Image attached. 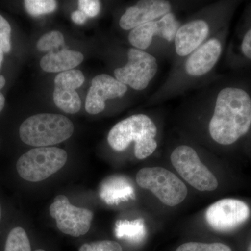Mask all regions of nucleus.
I'll return each instance as SVG.
<instances>
[{"instance_id":"obj_20","label":"nucleus","mask_w":251,"mask_h":251,"mask_svg":"<svg viewBox=\"0 0 251 251\" xmlns=\"http://www.w3.org/2000/svg\"><path fill=\"white\" fill-rule=\"evenodd\" d=\"M24 4L27 12L34 17L53 12L57 7L53 0H26Z\"/></svg>"},{"instance_id":"obj_8","label":"nucleus","mask_w":251,"mask_h":251,"mask_svg":"<svg viewBox=\"0 0 251 251\" xmlns=\"http://www.w3.org/2000/svg\"><path fill=\"white\" fill-rule=\"evenodd\" d=\"M172 165L180 176L200 191H213L219 186L218 180L201 160L197 150L191 145L181 144L173 149Z\"/></svg>"},{"instance_id":"obj_2","label":"nucleus","mask_w":251,"mask_h":251,"mask_svg":"<svg viewBox=\"0 0 251 251\" xmlns=\"http://www.w3.org/2000/svg\"><path fill=\"white\" fill-rule=\"evenodd\" d=\"M228 26L172 67L164 82L150 97L149 105H158L209 83L226 47Z\"/></svg>"},{"instance_id":"obj_31","label":"nucleus","mask_w":251,"mask_h":251,"mask_svg":"<svg viewBox=\"0 0 251 251\" xmlns=\"http://www.w3.org/2000/svg\"><path fill=\"white\" fill-rule=\"evenodd\" d=\"M35 251H46L43 250V249H38V250H36Z\"/></svg>"},{"instance_id":"obj_19","label":"nucleus","mask_w":251,"mask_h":251,"mask_svg":"<svg viewBox=\"0 0 251 251\" xmlns=\"http://www.w3.org/2000/svg\"><path fill=\"white\" fill-rule=\"evenodd\" d=\"M85 81V76L79 70H69L62 72L54 79V87L70 89L75 90L82 86Z\"/></svg>"},{"instance_id":"obj_9","label":"nucleus","mask_w":251,"mask_h":251,"mask_svg":"<svg viewBox=\"0 0 251 251\" xmlns=\"http://www.w3.org/2000/svg\"><path fill=\"white\" fill-rule=\"evenodd\" d=\"M67 161V153L57 148H37L24 153L16 163L21 177L31 182L44 181L59 171Z\"/></svg>"},{"instance_id":"obj_25","label":"nucleus","mask_w":251,"mask_h":251,"mask_svg":"<svg viewBox=\"0 0 251 251\" xmlns=\"http://www.w3.org/2000/svg\"><path fill=\"white\" fill-rule=\"evenodd\" d=\"M79 9L88 17H94L99 14L100 10V1L97 0H80Z\"/></svg>"},{"instance_id":"obj_30","label":"nucleus","mask_w":251,"mask_h":251,"mask_svg":"<svg viewBox=\"0 0 251 251\" xmlns=\"http://www.w3.org/2000/svg\"><path fill=\"white\" fill-rule=\"evenodd\" d=\"M1 204H0V220H1Z\"/></svg>"},{"instance_id":"obj_21","label":"nucleus","mask_w":251,"mask_h":251,"mask_svg":"<svg viewBox=\"0 0 251 251\" xmlns=\"http://www.w3.org/2000/svg\"><path fill=\"white\" fill-rule=\"evenodd\" d=\"M64 44V36L60 31H52L46 33L38 41L37 49L41 52L52 51Z\"/></svg>"},{"instance_id":"obj_10","label":"nucleus","mask_w":251,"mask_h":251,"mask_svg":"<svg viewBox=\"0 0 251 251\" xmlns=\"http://www.w3.org/2000/svg\"><path fill=\"white\" fill-rule=\"evenodd\" d=\"M126 62L114 70V77L135 91L146 90L158 72V59L145 51L130 48Z\"/></svg>"},{"instance_id":"obj_17","label":"nucleus","mask_w":251,"mask_h":251,"mask_svg":"<svg viewBox=\"0 0 251 251\" xmlns=\"http://www.w3.org/2000/svg\"><path fill=\"white\" fill-rule=\"evenodd\" d=\"M53 99L55 105L67 113H76L81 108L80 98L75 90L54 87Z\"/></svg>"},{"instance_id":"obj_12","label":"nucleus","mask_w":251,"mask_h":251,"mask_svg":"<svg viewBox=\"0 0 251 251\" xmlns=\"http://www.w3.org/2000/svg\"><path fill=\"white\" fill-rule=\"evenodd\" d=\"M50 214L55 220L61 232L75 237L88 232L93 219L92 211L73 205L63 195L54 198L50 206Z\"/></svg>"},{"instance_id":"obj_6","label":"nucleus","mask_w":251,"mask_h":251,"mask_svg":"<svg viewBox=\"0 0 251 251\" xmlns=\"http://www.w3.org/2000/svg\"><path fill=\"white\" fill-rule=\"evenodd\" d=\"M74 126L67 117L57 114L33 115L20 127L21 140L28 145L46 148L62 143L72 136Z\"/></svg>"},{"instance_id":"obj_27","label":"nucleus","mask_w":251,"mask_h":251,"mask_svg":"<svg viewBox=\"0 0 251 251\" xmlns=\"http://www.w3.org/2000/svg\"><path fill=\"white\" fill-rule=\"evenodd\" d=\"M5 104V98L4 95L0 92V112L4 108Z\"/></svg>"},{"instance_id":"obj_15","label":"nucleus","mask_w":251,"mask_h":251,"mask_svg":"<svg viewBox=\"0 0 251 251\" xmlns=\"http://www.w3.org/2000/svg\"><path fill=\"white\" fill-rule=\"evenodd\" d=\"M237 42L232 44L227 51V60L233 67L251 62V6L237 31Z\"/></svg>"},{"instance_id":"obj_23","label":"nucleus","mask_w":251,"mask_h":251,"mask_svg":"<svg viewBox=\"0 0 251 251\" xmlns=\"http://www.w3.org/2000/svg\"><path fill=\"white\" fill-rule=\"evenodd\" d=\"M79 251H123V249L115 241L102 240L83 244Z\"/></svg>"},{"instance_id":"obj_22","label":"nucleus","mask_w":251,"mask_h":251,"mask_svg":"<svg viewBox=\"0 0 251 251\" xmlns=\"http://www.w3.org/2000/svg\"><path fill=\"white\" fill-rule=\"evenodd\" d=\"M175 251H232L231 248L222 243L187 242L181 244Z\"/></svg>"},{"instance_id":"obj_18","label":"nucleus","mask_w":251,"mask_h":251,"mask_svg":"<svg viewBox=\"0 0 251 251\" xmlns=\"http://www.w3.org/2000/svg\"><path fill=\"white\" fill-rule=\"evenodd\" d=\"M4 251H31L30 242L24 229L15 227L9 232Z\"/></svg>"},{"instance_id":"obj_7","label":"nucleus","mask_w":251,"mask_h":251,"mask_svg":"<svg viewBox=\"0 0 251 251\" xmlns=\"http://www.w3.org/2000/svg\"><path fill=\"white\" fill-rule=\"evenodd\" d=\"M138 186L153 193L167 206H175L186 199L188 189L174 173L162 167L142 168L136 175Z\"/></svg>"},{"instance_id":"obj_1","label":"nucleus","mask_w":251,"mask_h":251,"mask_svg":"<svg viewBox=\"0 0 251 251\" xmlns=\"http://www.w3.org/2000/svg\"><path fill=\"white\" fill-rule=\"evenodd\" d=\"M179 110L196 123L203 124L212 143L227 147L251 128V92L240 82L218 76L187 99Z\"/></svg>"},{"instance_id":"obj_26","label":"nucleus","mask_w":251,"mask_h":251,"mask_svg":"<svg viewBox=\"0 0 251 251\" xmlns=\"http://www.w3.org/2000/svg\"><path fill=\"white\" fill-rule=\"evenodd\" d=\"M87 17L85 13L82 12L80 10H77L74 11L72 14V19L75 24L82 25L87 21Z\"/></svg>"},{"instance_id":"obj_24","label":"nucleus","mask_w":251,"mask_h":251,"mask_svg":"<svg viewBox=\"0 0 251 251\" xmlns=\"http://www.w3.org/2000/svg\"><path fill=\"white\" fill-rule=\"evenodd\" d=\"M11 33L9 23L0 15V47L6 53L11 50Z\"/></svg>"},{"instance_id":"obj_16","label":"nucleus","mask_w":251,"mask_h":251,"mask_svg":"<svg viewBox=\"0 0 251 251\" xmlns=\"http://www.w3.org/2000/svg\"><path fill=\"white\" fill-rule=\"evenodd\" d=\"M83 54L77 51L62 49L50 51L40 62L41 69L49 73L64 72L72 70L82 62Z\"/></svg>"},{"instance_id":"obj_3","label":"nucleus","mask_w":251,"mask_h":251,"mask_svg":"<svg viewBox=\"0 0 251 251\" xmlns=\"http://www.w3.org/2000/svg\"><path fill=\"white\" fill-rule=\"evenodd\" d=\"M237 4L234 1L209 3L182 22L175 36L171 67L228 26Z\"/></svg>"},{"instance_id":"obj_13","label":"nucleus","mask_w":251,"mask_h":251,"mask_svg":"<svg viewBox=\"0 0 251 251\" xmlns=\"http://www.w3.org/2000/svg\"><path fill=\"white\" fill-rule=\"evenodd\" d=\"M249 206L239 200H220L206 209L205 219L208 225L218 232H229L237 228L249 219Z\"/></svg>"},{"instance_id":"obj_11","label":"nucleus","mask_w":251,"mask_h":251,"mask_svg":"<svg viewBox=\"0 0 251 251\" xmlns=\"http://www.w3.org/2000/svg\"><path fill=\"white\" fill-rule=\"evenodd\" d=\"M196 4H198V1L141 0L126 9L119 20V26L123 30L130 31L165 15Z\"/></svg>"},{"instance_id":"obj_4","label":"nucleus","mask_w":251,"mask_h":251,"mask_svg":"<svg viewBox=\"0 0 251 251\" xmlns=\"http://www.w3.org/2000/svg\"><path fill=\"white\" fill-rule=\"evenodd\" d=\"M159 133L157 119L145 113L136 114L119 122L110 130L108 143L115 151H125L134 144V155L145 159L156 151Z\"/></svg>"},{"instance_id":"obj_5","label":"nucleus","mask_w":251,"mask_h":251,"mask_svg":"<svg viewBox=\"0 0 251 251\" xmlns=\"http://www.w3.org/2000/svg\"><path fill=\"white\" fill-rule=\"evenodd\" d=\"M182 21L172 12L129 31L128 42L135 49L152 54L159 60L171 59L176 31Z\"/></svg>"},{"instance_id":"obj_14","label":"nucleus","mask_w":251,"mask_h":251,"mask_svg":"<svg viewBox=\"0 0 251 251\" xmlns=\"http://www.w3.org/2000/svg\"><path fill=\"white\" fill-rule=\"evenodd\" d=\"M128 92V87L124 85L114 76L100 74L92 80L85 101L86 111L97 115L103 111L108 100L122 99Z\"/></svg>"},{"instance_id":"obj_29","label":"nucleus","mask_w":251,"mask_h":251,"mask_svg":"<svg viewBox=\"0 0 251 251\" xmlns=\"http://www.w3.org/2000/svg\"><path fill=\"white\" fill-rule=\"evenodd\" d=\"M3 58H4V51L0 47V69H1V64H2Z\"/></svg>"},{"instance_id":"obj_28","label":"nucleus","mask_w":251,"mask_h":251,"mask_svg":"<svg viewBox=\"0 0 251 251\" xmlns=\"http://www.w3.org/2000/svg\"><path fill=\"white\" fill-rule=\"evenodd\" d=\"M5 84H6V80H5L4 77L0 75V90L4 87Z\"/></svg>"}]
</instances>
